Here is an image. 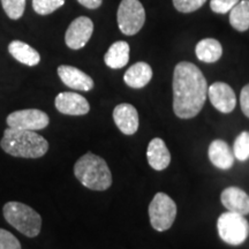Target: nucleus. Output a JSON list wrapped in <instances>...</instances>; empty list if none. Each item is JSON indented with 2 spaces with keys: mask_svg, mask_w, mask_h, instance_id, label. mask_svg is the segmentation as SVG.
<instances>
[{
  "mask_svg": "<svg viewBox=\"0 0 249 249\" xmlns=\"http://www.w3.org/2000/svg\"><path fill=\"white\" fill-rule=\"evenodd\" d=\"M208 96L207 80L200 68L181 61L173 73V111L180 119H192L200 113Z\"/></svg>",
  "mask_w": 249,
  "mask_h": 249,
  "instance_id": "1",
  "label": "nucleus"
},
{
  "mask_svg": "<svg viewBox=\"0 0 249 249\" xmlns=\"http://www.w3.org/2000/svg\"><path fill=\"white\" fill-rule=\"evenodd\" d=\"M0 147L6 154L18 158L43 157L49 150V142L34 130L8 128L5 129Z\"/></svg>",
  "mask_w": 249,
  "mask_h": 249,
  "instance_id": "2",
  "label": "nucleus"
},
{
  "mask_svg": "<svg viewBox=\"0 0 249 249\" xmlns=\"http://www.w3.org/2000/svg\"><path fill=\"white\" fill-rule=\"evenodd\" d=\"M76 179L91 191H107L112 185V174L107 161L99 156L88 152L74 165Z\"/></svg>",
  "mask_w": 249,
  "mask_h": 249,
  "instance_id": "3",
  "label": "nucleus"
},
{
  "mask_svg": "<svg viewBox=\"0 0 249 249\" xmlns=\"http://www.w3.org/2000/svg\"><path fill=\"white\" fill-rule=\"evenodd\" d=\"M4 217L9 225L28 238H35L42 229L40 214L21 202H7L4 205Z\"/></svg>",
  "mask_w": 249,
  "mask_h": 249,
  "instance_id": "4",
  "label": "nucleus"
},
{
  "mask_svg": "<svg viewBox=\"0 0 249 249\" xmlns=\"http://www.w3.org/2000/svg\"><path fill=\"white\" fill-rule=\"evenodd\" d=\"M217 230L224 242L231 246H239L247 240L249 223L242 214L227 211L218 218Z\"/></svg>",
  "mask_w": 249,
  "mask_h": 249,
  "instance_id": "5",
  "label": "nucleus"
},
{
  "mask_svg": "<svg viewBox=\"0 0 249 249\" xmlns=\"http://www.w3.org/2000/svg\"><path fill=\"white\" fill-rule=\"evenodd\" d=\"M177 217V204L165 193H157L149 204L150 224L156 231L164 232L172 227Z\"/></svg>",
  "mask_w": 249,
  "mask_h": 249,
  "instance_id": "6",
  "label": "nucleus"
},
{
  "mask_svg": "<svg viewBox=\"0 0 249 249\" xmlns=\"http://www.w3.org/2000/svg\"><path fill=\"white\" fill-rule=\"evenodd\" d=\"M118 26L123 34L133 36L145 22V11L139 0H121L117 14Z\"/></svg>",
  "mask_w": 249,
  "mask_h": 249,
  "instance_id": "7",
  "label": "nucleus"
},
{
  "mask_svg": "<svg viewBox=\"0 0 249 249\" xmlns=\"http://www.w3.org/2000/svg\"><path fill=\"white\" fill-rule=\"evenodd\" d=\"M50 118L45 112L37 108H27L9 113L6 124L9 128L23 130H40L49 126Z\"/></svg>",
  "mask_w": 249,
  "mask_h": 249,
  "instance_id": "8",
  "label": "nucleus"
},
{
  "mask_svg": "<svg viewBox=\"0 0 249 249\" xmlns=\"http://www.w3.org/2000/svg\"><path fill=\"white\" fill-rule=\"evenodd\" d=\"M93 33V23L89 18L80 17L75 18L67 28L65 42L71 50L85 48Z\"/></svg>",
  "mask_w": 249,
  "mask_h": 249,
  "instance_id": "9",
  "label": "nucleus"
},
{
  "mask_svg": "<svg viewBox=\"0 0 249 249\" xmlns=\"http://www.w3.org/2000/svg\"><path fill=\"white\" fill-rule=\"evenodd\" d=\"M208 96H209L213 107L222 113H231L235 108V92L227 83H213L208 88Z\"/></svg>",
  "mask_w": 249,
  "mask_h": 249,
  "instance_id": "10",
  "label": "nucleus"
},
{
  "mask_svg": "<svg viewBox=\"0 0 249 249\" xmlns=\"http://www.w3.org/2000/svg\"><path fill=\"white\" fill-rule=\"evenodd\" d=\"M55 108L67 116H85L90 110V105L83 96L76 92H60L55 97Z\"/></svg>",
  "mask_w": 249,
  "mask_h": 249,
  "instance_id": "11",
  "label": "nucleus"
},
{
  "mask_svg": "<svg viewBox=\"0 0 249 249\" xmlns=\"http://www.w3.org/2000/svg\"><path fill=\"white\" fill-rule=\"evenodd\" d=\"M113 120L117 127L124 135H133L139 129V113L128 103L117 105L113 110Z\"/></svg>",
  "mask_w": 249,
  "mask_h": 249,
  "instance_id": "12",
  "label": "nucleus"
},
{
  "mask_svg": "<svg viewBox=\"0 0 249 249\" xmlns=\"http://www.w3.org/2000/svg\"><path fill=\"white\" fill-rule=\"evenodd\" d=\"M58 75L62 83L70 87L71 89L90 91L93 88V80L91 77L76 67L61 65L58 67Z\"/></svg>",
  "mask_w": 249,
  "mask_h": 249,
  "instance_id": "13",
  "label": "nucleus"
},
{
  "mask_svg": "<svg viewBox=\"0 0 249 249\" xmlns=\"http://www.w3.org/2000/svg\"><path fill=\"white\" fill-rule=\"evenodd\" d=\"M220 201L224 207L231 213L239 214L249 213V196L247 193L238 187H227L220 195Z\"/></svg>",
  "mask_w": 249,
  "mask_h": 249,
  "instance_id": "14",
  "label": "nucleus"
},
{
  "mask_svg": "<svg viewBox=\"0 0 249 249\" xmlns=\"http://www.w3.org/2000/svg\"><path fill=\"white\" fill-rule=\"evenodd\" d=\"M209 160L214 166L220 170H230L234 165L233 151L223 140H214L209 145L208 150Z\"/></svg>",
  "mask_w": 249,
  "mask_h": 249,
  "instance_id": "15",
  "label": "nucleus"
},
{
  "mask_svg": "<svg viewBox=\"0 0 249 249\" xmlns=\"http://www.w3.org/2000/svg\"><path fill=\"white\" fill-rule=\"evenodd\" d=\"M148 163L156 171H163L169 167L171 163V154L166 144L160 138L152 139L147 150Z\"/></svg>",
  "mask_w": 249,
  "mask_h": 249,
  "instance_id": "16",
  "label": "nucleus"
},
{
  "mask_svg": "<svg viewBox=\"0 0 249 249\" xmlns=\"http://www.w3.org/2000/svg\"><path fill=\"white\" fill-rule=\"evenodd\" d=\"M152 79V70L147 62H136L126 71L124 81L127 86L134 89H141L150 82Z\"/></svg>",
  "mask_w": 249,
  "mask_h": 249,
  "instance_id": "17",
  "label": "nucleus"
},
{
  "mask_svg": "<svg viewBox=\"0 0 249 249\" xmlns=\"http://www.w3.org/2000/svg\"><path fill=\"white\" fill-rule=\"evenodd\" d=\"M104 61L107 67L119 70L128 64L129 61V44L124 40L113 43L104 55Z\"/></svg>",
  "mask_w": 249,
  "mask_h": 249,
  "instance_id": "18",
  "label": "nucleus"
},
{
  "mask_svg": "<svg viewBox=\"0 0 249 249\" xmlns=\"http://www.w3.org/2000/svg\"><path fill=\"white\" fill-rule=\"evenodd\" d=\"M9 53L13 55L21 64L27 65V66H36L39 64L40 55L35 49L31 48L27 43L21 42V40H13L8 45Z\"/></svg>",
  "mask_w": 249,
  "mask_h": 249,
  "instance_id": "19",
  "label": "nucleus"
},
{
  "mask_svg": "<svg viewBox=\"0 0 249 249\" xmlns=\"http://www.w3.org/2000/svg\"><path fill=\"white\" fill-rule=\"evenodd\" d=\"M195 53L200 61L213 64L222 58L223 48L217 39L204 38L196 44Z\"/></svg>",
  "mask_w": 249,
  "mask_h": 249,
  "instance_id": "20",
  "label": "nucleus"
},
{
  "mask_svg": "<svg viewBox=\"0 0 249 249\" xmlns=\"http://www.w3.org/2000/svg\"><path fill=\"white\" fill-rule=\"evenodd\" d=\"M230 23L241 33L249 29V0H240L230 11Z\"/></svg>",
  "mask_w": 249,
  "mask_h": 249,
  "instance_id": "21",
  "label": "nucleus"
},
{
  "mask_svg": "<svg viewBox=\"0 0 249 249\" xmlns=\"http://www.w3.org/2000/svg\"><path fill=\"white\" fill-rule=\"evenodd\" d=\"M233 155L238 160L245 161L249 158V132H242L236 136L233 145Z\"/></svg>",
  "mask_w": 249,
  "mask_h": 249,
  "instance_id": "22",
  "label": "nucleus"
},
{
  "mask_svg": "<svg viewBox=\"0 0 249 249\" xmlns=\"http://www.w3.org/2000/svg\"><path fill=\"white\" fill-rule=\"evenodd\" d=\"M5 13L12 20H18L24 13L26 0H1Z\"/></svg>",
  "mask_w": 249,
  "mask_h": 249,
  "instance_id": "23",
  "label": "nucleus"
},
{
  "mask_svg": "<svg viewBox=\"0 0 249 249\" xmlns=\"http://www.w3.org/2000/svg\"><path fill=\"white\" fill-rule=\"evenodd\" d=\"M65 0H33L34 11L39 15H49L60 8Z\"/></svg>",
  "mask_w": 249,
  "mask_h": 249,
  "instance_id": "24",
  "label": "nucleus"
},
{
  "mask_svg": "<svg viewBox=\"0 0 249 249\" xmlns=\"http://www.w3.org/2000/svg\"><path fill=\"white\" fill-rule=\"evenodd\" d=\"M205 1L207 0H173V5L181 13H192L201 8Z\"/></svg>",
  "mask_w": 249,
  "mask_h": 249,
  "instance_id": "25",
  "label": "nucleus"
},
{
  "mask_svg": "<svg viewBox=\"0 0 249 249\" xmlns=\"http://www.w3.org/2000/svg\"><path fill=\"white\" fill-rule=\"evenodd\" d=\"M0 249H21V244L14 234L0 229Z\"/></svg>",
  "mask_w": 249,
  "mask_h": 249,
  "instance_id": "26",
  "label": "nucleus"
},
{
  "mask_svg": "<svg viewBox=\"0 0 249 249\" xmlns=\"http://www.w3.org/2000/svg\"><path fill=\"white\" fill-rule=\"evenodd\" d=\"M240 0H211L210 7L214 13L225 14L229 13Z\"/></svg>",
  "mask_w": 249,
  "mask_h": 249,
  "instance_id": "27",
  "label": "nucleus"
},
{
  "mask_svg": "<svg viewBox=\"0 0 249 249\" xmlns=\"http://www.w3.org/2000/svg\"><path fill=\"white\" fill-rule=\"evenodd\" d=\"M240 105L241 110L247 118H249V83L245 86L241 90L240 93Z\"/></svg>",
  "mask_w": 249,
  "mask_h": 249,
  "instance_id": "28",
  "label": "nucleus"
},
{
  "mask_svg": "<svg viewBox=\"0 0 249 249\" xmlns=\"http://www.w3.org/2000/svg\"><path fill=\"white\" fill-rule=\"evenodd\" d=\"M81 5L89 9H96L102 5L103 0H77Z\"/></svg>",
  "mask_w": 249,
  "mask_h": 249,
  "instance_id": "29",
  "label": "nucleus"
}]
</instances>
